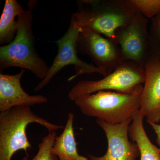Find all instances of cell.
I'll return each mask as SVG.
<instances>
[{"instance_id":"e0dca14e","label":"cell","mask_w":160,"mask_h":160,"mask_svg":"<svg viewBox=\"0 0 160 160\" xmlns=\"http://www.w3.org/2000/svg\"><path fill=\"white\" fill-rule=\"evenodd\" d=\"M149 33L150 56L160 60V14L151 19Z\"/></svg>"},{"instance_id":"6da1fadb","label":"cell","mask_w":160,"mask_h":160,"mask_svg":"<svg viewBox=\"0 0 160 160\" xmlns=\"http://www.w3.org/2000/svg\"><path fill=\"white\" fill-rule=\"evenodd\" d=\"M142 85L132 91L118 92L100 91L84 96L74 101L82 114L103 120L109 124H120L139 111Z\"/></svg>"},{"instance_id":"30bf717a","label":"cell","mask_w":160,"mask_h":160,"mask_svg":"<svg viewBox=\"0 0 160 160\" xmlns=\"http://www.w3.org/2000/svg\"><path fill=\"white\" fill-rule=\"evenodd\" d=\"M145 69L139 111L149 124H158L160 122V60L150 56Z\"/></svg>"},{"instance_id":"ba28073f","label":"cell","mask_w":160,"mask_h":160,"mask_svg":"<svg viewBox=\"0 0 160 160\" xmlns=\"http://www.w3.org/2000/svg\"><path fill=\"white\" fill-rule=\"evenodd\" d=\"M77 47L78 52L91 59L104 77L110 74L124 62L121 49L115 41L90 29H82Z\"/></svg>"},{"instance_id":"7a4b0ae2","label":"cell","mask_w":160,"mask_h":160,"mask_svg":"<svg viewBox=\"0 0 160 160\" xmlns=\"http://www.w3.org/2000/svg\"><path fill=\"white\" fill-rule=\"evenodd\" d=\"M77 4L78 10L71 22L81 29H90L115 42L116 32L136 12L125 0H82Z\"/></svg>"},{"instance_id":"3957f363","label":"cell","mask_w":160,"mask_h":160,"mask_svg":"<svg viewBox=\"0 0 160 160\" xmlns=\"http://www.w3.org/2000/svg\"><path fill=\"white\" fill-rule=\"evenodd\" d=\"M32 20L30 8L18 17L17 32L14 39L0 47V73L9 67H17L28 69L42 80L46 78L49 67L36 49Z\"/></svg>"},{"instance_id":"8992f818","label":"cell","mask_w":160,"mask_h":160,"mask_svg":"<svg viewBox=\"0 0 160 160\" xmlns=\"http://www.w3.org/2000/svg\"><path fill=\"white\" fill-rule=\"evenodd\" d=\"M81 31L82 29L71 21L69 29L65 34L55 42L58 47L57 54L49 67L46 78L35 88V91H39L46 87L60 70L69 65L74 66L75 74L68 79L69 82L81 75L95 72L102 75V72L95 65L83 61L78 57L77 43Z\"/></svg>"},{"instance_id":"7c38bea8","label":"cell","mask_w":160,"mask_h":160,"mask_svg":"<svg viewBox=\"0 0 160 160\" xmlns=\"http://www.w3.org/2000/svg\"><path fill=\"white\" fill-rule=\"evenodd\" d=\"M74 118V114L69 112L63 131L56 138L52 148V154L56 155L59 160H89L78 152L73 127Z\"/></svg>"},{"instance_id":"9a60e30c","label":"cell","mask_w":160,"mask_h":160,"mask_svg":"<svg viewBox=\"0 0 160 160\" xmlns=\"http://www.w3.org/2000/svg\"><path fill=\"white\" fill-rule=\"evenodd\" d=\"M126 4L136 12L148 18L160 14V0H125Z\"/></svg>"},{"instance_id":"4fadbf2b","label":"cell","mask_w":160,"mask_h":160,"mask_svg":"<svg viewBox=\"0 0 160 160\" xmlns=\"http://www.w3.org/2000/svg\"><path fill=\"white\" fill-rule=\"evenodd\" d=\"M144 117L139 111L133 117L129 128V136L137 143L140 160H160V148L151 142L143 126Z\"/></svg>"},{"instance_id":"8fae6325","label":"cell","mask_w":160,"mask_h":160,"mask_svg":"<svg viewBox=\"0 0 160 160\" xmlns=\"http://www.w3.org/2000/svg\"><path fill=\"white\" fill-rule=\"evenodd\" d=\"M25 72L22 69L18 74L0 73V112L17 106H31L44 104L48 98L42 95H30L21 86V79Z\"/></svg>"},{"instance_id":"5bb4252c","label":"cell","mask_w":160,"mask_h":160,"mask_svg":"<svg viewBox=\"0 0 160 160\" xmlns=\"http://www.w3.org/2000/svg\"><path fill=\"white\" fill-rule=\"evenodd\" d=\"M25 11L17 0H6L0 19V44L7 45L14 39L17 32L18 22L16 21Z\"/></svg>"},{"instance_id":"ac0fdd59","label":"cell","mask_w":160,"mask_h":160,"mask_svg":"<svg viewBox=\"0 0 160 160\" xmlns=\"http://www.w3.org/2000/svg\"><path fill=\"white\" fill-rule=\"evenodd\" d=\"M149 125L151 126L152 128L154 130L155 132L157 134V143L160 148V125L156 123H149Z\"/></svg>"},{"instance_id":"9c48e42d","label":"cell","mask_w":160,"mask_h":160,"mask_svg":"<svg viewBox=\"0 0 160 160\" xmlns=\"http://www.w3.org/2000/svg\"><path fill=\"white\" fill-rule=\"evenodd\" d=\"M132 119L118 124H109L103 120L97 119L96 123L105 132L108 148L102 156L88 154L89 160H136L140 156L136 143L129 139V128Z\"/></svg>"},{"instance_id":"52a82bcc","label":"cell","mask_w":160,"mask_h":160,"mask_svg":"<svg viewBox=\"0 0 160 160\" xmlns=\"http://www.w3.org/2000/svg\"><path fill=\"white\" fill-rule=\"evenodd\" d=\"M148 23L147 18L136 12L115 33L124 61H132L144 68L150 56Z\"/></svg>"},{"instance_id":"2e32d148","label":"cell","mask_w":160,"mask_h":160,"mask_svg":"<svg viewBox=\"0 0 160 160\" xmlns=\"http://www.w3.org/2000/svg\"><path fill=\"white\" fill-rule=\"evenodd\" d=\"M57 137L56 131L49 132V134L44 137L38 144L37 153L31 160H59L58 157L51 152ZM22 160H29L28 157H24Z\"/></svg>"},{"instance_id":"277c9868","label":"cell","mask_w":160,"mask_h":160,"mask_svg":"<svg viewBox=\"0 0 160 160\" xmlns=\"http://www.w3.org/2000/svg\"><path fill=\"white\" fill-rule=\"evenodd\" d=\"M33 123L44 126L49 132L64 128L36 114L29 107L17 106L0 112V160H11L14 153L21 150L28 157L32 146L26 130L29 124Z\"/></svg>"},{"instance_id":"5b68a950","label":"cell","mask_w":160,"mask_h":160,"mask_svg":"<svg viewBox=\"0 0 160 160\" xmlns=\"http://www.w3.org/2000/svg\"><path fill=\"white\" fill-rule=\"evenodd\" d=\"M145 68L132 61H124L114 71L98 80H82L69 90L68 97L79 98L100 91L128 92L145 82Z\"/></svg>"}]
</instances>
